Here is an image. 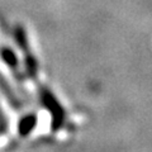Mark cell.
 Listing matches in <instances>:
<instances>
[{
	"label": "cell",
	"mask_w": 152,
	"mask_h": 152,
	"mask_svg": "<svg viewBox=\"0 0 152 152\" xmlns=\"http://www.w3.org/2000/svg\"><path fill=\"white\" fill-rule=\"evenodd\" d=\"M0 55H1L3 61L9 66V67L10 69H17L18 58H17V55L14 53L12 48H9V47H3L1 51H0Z\"/></svg>",
	"instance_id": "cell-3"
},
{
	"label": "cell",
	"mask_w": 152,
	"mask_h": 152,
	"mask_svg": "<svg viewBox=\"0 0 152 152\" xmlns=\"http://www.w3.org/2000/svg\"><path fill=\"white\" fill-rule=\"evenodd\" d=\"M26 64H27V70L29 71V74L32 76H34L36 75V70H37V62H36L34 57L33 56H27Z\"/></svg>",
	"instance_id": "cell-5"
},
{
	"label": "cell",
	"mask_w": 152,
	"mask_h": 152,
	"mask_svg": "<svg viewBox=\"0 0 152 152\" xmlns=\"http://www.w3.org/2000/svg\"><path fill=\"white\" fill-rule=\"evenodd\" d=\"M36 126H37V117L34 115V114L24 115L20 121H19V124H18L19 136H22V137L28 136L36 128Z\"/></svg>",
	"instance_id": "cell-2"
},
{
	"label": "cell",
	"mask_w": 152,
	"mask_h": 152,
	"mask_svg": "<svg viewBox=\"0 0 152 152\" xmlns=\"http://www.w3.org/2000/svg\"><path fill=\"white\" fill-rule=\"evenodd\" d=\"M14 37H15V42L17 45L20 47V50L23 51H28V39H27V33L24 31V28L18 26L14 31Z\"/></svg>",
	"instance_id": "cell-4"
},
{
	"label": "cell",
	"mask_w": 152,
	"mask_h": 152,
	"mask_svg": "<svg viewBox=\"0 0 152 152\" xmlns=\"http://www.w3.org/2000/svg\"><path fill=\"white\" fill-rule=\"evenodd\" d=\"M42 96V102H43V105L48 109L50 113L52 114V126H53V129L62 127L64 124V119H65V112L62 105L58 103V100L53 96V94L48 90H43L41 93Z\"/></svg>",
	"instance_id": "cell-1"
}]
</instances>
